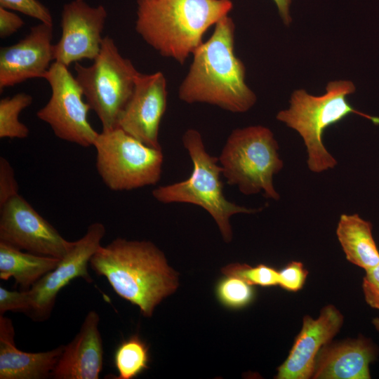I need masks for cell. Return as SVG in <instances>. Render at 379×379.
<instances>
[{
    "instance_id": "12",
    "label": "cell",
    "mask_w": 379,
    "mask_h": 379,
    "mask_svg": "<svg viewBox=\"0 0 379 379\" xmlns=\"http://www.w3.org/2000/svg\"><path fill=\"white\" fill-rule=\"evenodd\" d=\"M107 16L102 5L92 7L84 0L65 4L62 11L61 37L53 45L54 62L68 67L84 59L94 60L101 49Z\"/></svg>"
},
{
    "instance_id": "3",
    "label": "cell",
    "mask_w": 379,
    "mask_h": 379,
    "mask_svg": "<svg viewBox=\"0 0 379 379\" xmlns=\"http://www.w3.org/2000/svg\"><path fill=\"white\" fill-rule=\"evenodd\" d=\"M232 7L231 0H137L135 30L161 55L182 65Z\"/></svg>"
},
{
    "instance_id": "14",
    "label": "cell",
    "mask_w": 379,
    "mask_h": 379,
    "mask_svg": "<svg viewBox=\"0 0 379 379\" xmlns=\"http://www.w3.org/2000/svg\"><path fill=\"white\" fill-rule=\"evenodd\" d=\"M53 32V25L41 22L16 44L1 48V93L29 79H44L54 60Z\"/></svg>"
},
{
    "instance_id": "16",
    "label": "cell",
    "mask_w": 379,
    "mask_h": 379,
    "mask_svg": "<svg viewBox=\"0 0 379 379\" xmlns=\"http://www.w3.org/2000/svg\"><path fill=\"white\" fill-rule=\"evenodd\" d=\"M99 314H86L74 339L63 352L51 374L54 379H98L103 365L102 340Z\"/></svg>"
},
{
    "instance_id": "20",
    "label": "cell",
    "mask_w": 379,
    "mask_h": 379,
    "mask_svg": "<svg viewBox=\"0 0 379 379\" xmlns=\"http://www.w3.org/2000/svg\"><path fill=\"white\" fill-rule=\"evenodd\" d=\"M60 258L23 252L0 241V279L13 278L17 284L29 290L58 264Z\"/></svg>"
},
{
    "instance_id": "21",
    "label": "cell",
    "mask_w": 379,
    "mask_h": 379,
    "mask_svg": "<svg viewBox=\"0 0 379 379\" xmlns=\"http://www.w3.org/2000/svg\"><path fill=\"white\" fill-rule=\"evenodd\" d=\"M116 379H132L147 369L149 348L138 334L123 341L114 353Z\"/></svg>"
},
{
    "instance_id": "25",
    "label": "cell",
    "mask_w": 379,
    "mask_h": 379,
    "mask_svg": "<svg viewBox=\"0 0 379 379\" xmlns=\"http://www.w3.org/2000/svg\"><path fill=\"white\" fill-rule=\"evenodd\" d=\"M0 7L18 11L41 22L53 25L49 10L38 0H0Z\"/></svg>"
},
{
    "instance_id": "24",
    "label": "cell",
    "mask_w": 379,
    "mask_h": 379,
    "mask_svg": "<svg viewBox=\"0 0 379 379\" xmlns=\"http://www.w3.org/2000/svg\"><path fill=\"white\" fill-rule=\"evenodd\" d=\"M224 275L239 277L252 286L270 287L278 285L279 272L273 267L260 264L251 267L247 264L232 263L222 269Z\"/></svg>"
},
{
    "instance_id": "15",
    "label": "cell",
    "mask_w": 379,
    "mask_h": 379,
    "mask_svg": "<svg viewBox=\"0 0 379 379\" xmlns=\"http://www.w3.org/2000/svg\"><path fill=\"white\" fill-rule=\"evenodd\" d=\"M343 323V316L333 305L321 309L313 319L304 317L302 326L284 363L277 368V379L312 378L316 357L321 348L331 342Z\"/></svg>"
},
{
    "instance_id": "32",
    "label": "cell",
    "mask_w": 379,
    "mask_h": 379,
    "mask_svg": "<svg viewBox=\"0 0 379 379\" xmlns=\"http://www.w3.org/2000/svg\"><path fill=\"white\" fill-rule=\"evenodd\" d=\"M372 324L373 326L375 327V330L379 333V318L378 317L374 318L372 320Z\"/></svg>"
},
{
    "instance_id": "22",
    "label": "cell",
    "mask_w": 379,
    "mask_h": 379,
    "mask_svg": "<svg viewBox=\"0 0 379 379\" xmlns=\"http://www.w3.org/2000/svg\"><path fill=\"white\" fill-rule=\"evenodd\" d=\"M33 98L26 93H18L0 100V138H27L29 128L19 120L20 112L32 103Z\"/></svg>"
},
{
    "instance_id": "5",
    "label": "cell",
    "mask_w": 379,
    "mask_h": 379,
    "mask_svg": "<svg viewBox=\"0 0 379 379\" xmlns=\"http://www.w3.org/2000/svg\"><path fill=\"white\" fill-rule=\"evenodd\" d=\"M182 141L193 165L190 176L180 182L157 187L152 191V196L163 204L186 203L201 207L214 219L224 241L230 242L232 238L230 218L239 213H254L260 209L239 206L225 198L218 158L206 151L198 131L187 130Z\"/></svg>"
},
{
    "instance_id": "10",
    "label": "cell",
    "mask_w": 379,
    "mask_h": 379,
    "mask_svg": "<svg viewBox=\"0 0 379 379\" xmlns=\"http://www.w3.org/2000/svg\"><path fill=\"white\" fill-rule=\"evenodd\" d=\"M106 232L101 222L91 224L85 234L60 259L57 266L36 282L29 290L30 307L27 314L34 321L48 319L58 293L72 280L81 277L87 282L93 279L88 271L90 260L101 246Z\"/></svg>"
},
{
    "instance_id": "8",
    "label": "cell",
    "mask_w": 379,
    "mask_h": 379,
    "mask_svg": "<svg viewBox=\"0 0 379 379\" xmlns=\"http://www.w3.org/2000/svg\"><path fill=\"white\" fill-rule=\"evenodd\" d=\"M93 147L96 168L112 191H128L154 185L161 179L164 154L119 127L99 133Z\"/></svg>"
},
{
    "instance_id": "2",
    "label": "cell",
    "mask_w": 379,
    "mask_h": 379,
    "mask_svg": "<svg viewBox=\"0 0 379 379\" xmlns=\"http://www.w3.org/2000/svg\"><path fill=\"white\" fill-rule=\"evenodd\" d=\"M89 264L118 295L138 306L147 317L178 287L177 273L164 253L149 241L117 238L101 246Z\"/></svg>"
},
{
    "instance_id": "29",
    "label": "cell",
    "mask_w": 379,
    "mask_h": 379,
    "mask_svg": "<svg viewBox=\"0 0 379 379\" xmlns=\"http://www.w3.org/2000/svg\"><path fill=\"white\" fill-rule=\"evenodd\" d=\"M362 289L366 303L379 310V264L365 271Z\"/></svg>"
},
{
    "instance_id": "30",
    "label": "cell",
    "mask_w": 379,
    "mask_h": 379,
    "mask_svg": "<svg viewBox=\"0 0 379 379\" xmlns=\"http://www.w3.org/2000/svg\"><path fill=\"white\" fill-rule=\"evenodd\" d=\"M24 25L22 18L8 9L0 7V37L6 38L17 32Z\"/></svg>"
},
{
    "instance_id": "9",
    "label": "cell",
    "mask_w": 379,
    "mask_h": 379,
    "mask_svg": "<svg viewBox=\"0 0 379 379\" xmlns=\"http://www.w3.org/2000/svg\"><path fill=\"white\" fill-rule=\"evenodd\" d=\"M51 95L36 112L60 139L88 147L93 146L98 135L88 117L91 109L77 81L67 66L53 62L45 74Z\"/></svg>"
},
{
    "instance_id": "6",
    "label": "cell",
    "mask_w": 379,
    "mask_h": 379,
    "mask_svg": "<svg viewBox=\"0 0 379 379\" xmlns=\"http://www.w3.org/2000/svg\"><path fill=\"white\" fill-rule=\"evenodd\" d=\"M279 145L272 131L263 126L236 128L228 136L220 157L222 175L230 185L245 195L263 192L279 200L273 178L283 168Z\"/></svg>"
},
{
    "instance_id": "23",
    "label": "cell",
    "mask_w": 379,
    "mask_h": 379,
    "mask_svg": "<svg viewBox=\"0 0 379 379\" xmlns=\"http://www.w3.org/2000/svg\"><path fill=\"white\" fill-rule=\"evenodd\" d=\"M252 286L239 277L225 275L216 285V297L227 308L241 309L253 300L255 293Z\"/></svg>"
},
{
    "instance_id": "27",
    "label": "cell",
    "mask_w": 379,
    "mask_h": 379,
    "mask_svg": "<svg viewBox=\"0 0 379 379\" xmlns=\"http://www.w3.org/2000/svg\"><path fill=\"white\" fill-rule=\"evenodd\" d=\"M30 307L28 290L23 291H9L0 287V315L7 311L22 312L27 314Z\"/></svg>"
},
{
    "instance_id": "31",
    "label": "cell",
    "mask_w": 379,
    "mask_h": 379,
    "mask_svg": "<svg viewBox=\"0 0 379 379\" xmlns=\"http://www.w3.org/2000/svg\"><path fill=\"white\" fill-rule=\"evenodd\" d=\"M275 3L279 14L285 25L288 26L292 22V18L290 15V5L291 0H273Z\"/></svg>"
},
{
    "instance_id": "13",
    "label": "cell",
    "mask_w": 379,
    "mask_h": 379,
    "mask_svg": "<svg viewBox=\"0 0 379 379\" xmlns=\"http://www.w3.org/2000/svg\"><path fill=\"white\" fill-rule=\"evenodd\" d=\"M167 81L161 72L140 74L117 127L142 142L161 149L159 131L167 107Z\"/></svg>"
},
{
    "instance_id": "11",
    "label": "cell",
    "mask_w": 379,
    "mask_h": 379,
    "mask_svg": "<svg viewBox=\"0 0 379 379\" xmlns=\"http://www.w3.org/2000/svg\"><path fill=\"white\" fill-rule=\"evenodd\" d=\"M0 241L32 253L62 258L74 241L63 238L20 194L0 206Z\"/></svg>"
},
{
    "instance_id": "26",
    "label": "cell",
    "mask_w": 379,
    "mask_h": 379,
    "mask_svg": "<svg viewBox=\"0 0 379 379\" xmlns=\"http://www.w3.org/2000/svg\"><path fill=\"white\" fill-rule=\"evenodd\" d=\"M307 274L302 262L292 261L279 271L278 285L288 291H298L302 288Z\"/></svg>"
},
{
    "instance_id": "28",
    "label": "cell",
    "mask_w": 379,
    "mask_h": 379,
    "mask_svg": "<svg viewBox=\"0 0 379 379\" xmlns=\"http://www.w3.org/2000/svg\"><path fill=\"white\" fill-rule=\"evenodd\" d=\"M18 194L14 170L6 158L0 157V206Z\"/></svg>"
},
{
    "instance_id": "4",
    "label": "cell",
    "mask_w": 379,
    "mask_h": 379,
    "mask_svg": "<svg viewBox=\"0 0 379 379\" xmlns=\"http://www.w3.org/2000/svg\"><path fill=\"white\" fill-rule=\"evenodd\" d=\"M355 90V85L349 80L328 82L326 93L319 96L309 94L304 89L295 90L291 94L288 108L277 113V119L297 131L303 140L307 167L312 172L321 173L337 165V160L322 141V135L328 127L351 114L379 124V118L358 111L347 101V97Z\"/></svg>"
},
{
    "instance_id": "19",
    "label": "cell",
    "mask_w": 379,
    "mask_h": 379,
    "mask_svg": "<svg viewBox=\"0 0 379 379\" xmlns=\"http://www.w3.org/2000/svg\"><path fill=\"white\" fill-rule=\"evenodd\" d=\"M336 235L347 260L351 263L365 271L379 264V251L369 221L357 213L343 214L338 223Z\"/></svg>"
},
{
    "instance_id": "1",
    "label": "cell",
    "mask_w": 379,
    "mask_h": 379,
    "mask_svg": "<svg viewBox=\"0 0 379 379\" xmlns=\"http://www.w3.org/2000/svg\"><path fill=\"white\" fill-rule=\"evenodd\" d=\"M235 25L226 15L211 37L192 53L193 60L179 89L187 103H207L233 113H244L257 97L246 83V67L234 53Z\"/></svg>"
},
{
    "instance_id": "7",
    "label": "cell",
    "mask_w": 379,
    "mask_h": 379,
    "mask_svg": "<svg viewBox=\"0 0 379 379\" xmlns=\"http://www.w3.org/2000/svg\"><path fill=\"white\" fill-rule=\"evenodd\" d=\"M75 79L84 98L99 118L102 131L117 128L140 72L119 53L114 40L104 37L100 51L90 66L74 65Z\"/></svg>"
},
{
    "instance_id": "18",
    "label": "cell",
    "mask_w": 379,
    "mask_h": 379,
    "mask_svg": "<svg viewBox=\"0 0 379 379\" xmlns=\"http://www.w3.org/2000/svg\"><path fill=\"white\" fill-rule=\"evenodd\" d=\"M11 319L0 315V379H44L51 374L64 345L46 352H27L18 349Z\"/></svg>"
},
{
    "instance_id": "17",
    "label": "cell",
    "mask_w": 379,
    "mask_h": 379,
    "mask_svg": "<svg viewBox=\"0 0 379 379\" xmlns=\"http://www.w3.org/2000/svg\"><path fill=\"white\" fill-rule=\"evenodd\" d=\"M378 355L372 340L361 336L339 343L329 342L315 360L314 379H369V366Z\"/></svg>"
}]
</instances>
